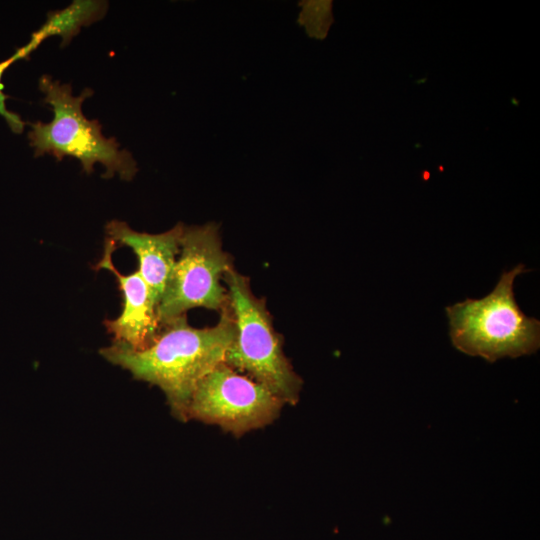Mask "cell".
I'll return each instance as SVG.
<instances>
[{
  "mask_svg": "<svg viewBox=\"0 0 540 540\" xmlns=\"http://www.w3.org/2000/svg\"><path fill=\"white\" fill-rule=\"evenodd\" d=\"M211 327L195 328L186 315L161 324L151 345L134 350L113 342L100 354L128 370L135 379L157 386L164 393L171 415L188 422V407L199 382L224 362L234 337V322L227 305Z\"/></svg>",
  "mask_w": 540,
  "mask_h": 540,
  "instance_id": "1",
  "label": "cell"
},
{
  "mask_svg": "<svg viewBox=\"0 0 540 540\" xmlns=\"http://www.w3.org/2000/svg\"><path fill=\"white\" fill-rule=\"evenodd\" d=\"M223 282L234 322L224 363L266 387L285 405L295 406L303 379L284 353V339L274 328L265 299L253 293L250 279L234 267L225 273Z\"/></svg>",
  "mask_w": 540,
  "mask_h": 540,
  "instance_id": "2",
  "label": "cell"
},
{
  "mask_svg": "<svg viewBox=\"0 0 540 540\" xmlns=\"http://www.w3.org/2000/svg\"><path fill=\"white\" fill-rule=\"evenodd\" d=\"M39 88L54 116L49 123H28L31 127L28 138L35 157L49 154L58 161L65 156L73 157L88 174L100 163L105 168L104 178L115 174L126 181L134 178L138 168L132 154L120 149L115 138H106L99 121L87 119L82 112V104L93 95L92 89L85 88L79 96H73L70 84L60 83L48 75L40 78Z\"/></svg>",
  "mask_w": 540,
  "mask_h": 540,
  "instance_id": "3",
  "label": "cell"
},
{
  "mask_svg": "<svg viewBox=\"0 0 540 540\" xmlns=\"http://www.w3.org/2000/svg\"><path fill=\"white\" fill-rule=\"evenodd\" d=\"M527 269L523 264L503 272L493 291L482 299H466L446 307L449 336L459 351L489 362L536 352L540 322L526 316L516 303L514 281Z\"/></svg>",
  "mask_w": 540,
  "mask_h": 540,
  "instance_id": "4",
  "label": "cell"
},
{
  "mask_svg": "<svg viewBox=\"0 0 540 540\" xmlns=\"http://www.w3.org/2000/svg\"><path fill=\"white\" fill-rule=\"evenodd\" d=\"M178 254L157 305L160 326L193 308L220 312L228 303L223 278L234 265L217 223L185 226Z\"/></svg>",
  "mask_w": 540,
  "mask_h": 540,
  "instance_id": "5",
  "label": "cell"
},
{
  "mask_svg": "<svg viewBox=\"0 0 540 540\" xmlns=\"http://www.w3.org/2000/svg\"><path fill=\"white\" fill-rule=\"evenodd\" d=\"M284 405L266 387L222 362L197 385L188 421L216 425L239 439L272 424Z\"/></svg>",
  "mask_w": 540,
  "mask_h": 540,
  "instance_id": "6",
  "label": "cell"
},
{
  "mask_svg": "<svg viewBox=\"0 0 540 540\" xmlns=\"http://www.w3.org/2000/svg\"><path fill=\"white\" fill-rule=\"evenodd\" d=\"M116 248L117 244L106 236L103 256L94 266L95 270L105 269L112 272L123 297L120 315L116 319H106L104 325L113 335V342L134 350H143L153 343L161 329L157 307L138 271L122 274L117 270L112 260Z\"/></svg>",
  "mask_w": 540,
  "mask_h": 540,
  "instance_id": "7",
  "label": "cell"
},
{
  "mask_svg": "<svg viewBox=\"0 0 540 540\" xmlns=\"http://www.w3.org/2000/svg\"><path fill=\"white\" fill-rule=\"evenodd\" d=\"M185 225L178 222L159 234L138 232L124 221L107 223V237L117 245L133 250L138 260V272L147 284L152 301L158 305L180 250Z\"/></svg>",
  "mask_w": 540,
  "mask_h": 540,
  "instance_id": "8",
  "label": "cell"
},
{
  "mask_svg": "<svg viewBox=\"0 0 540 540\" xmlns=\"http://www.w3.org/2000/svg\"><path fill=\"white\" fill-rule=\"evenodd\" d=\"M107 9L108 3L106 1H73L62 10L50 12L45 23L31 35L30 41L38 48L47 38L59 36L62 38V46H65L79 33L82 27L102 19Z\"/></svg>",
  "mask_w": 540,
  "mask_h": 540,
  "instance_id": "9",
  "label": "cell"
},
{
  "mask_svg": "<svg viewBox=\"0 0 540 540\" xmlns=\"http://www.w3.org/2000/svg\"><path fill=\"white\" fill-rule=\"evenodd\" d=\"M298 6L300 11L297 22L310 38H326L334 22L333 2L330 0H303Z\"/></svg>",
  "mask_w": 540,
  "mask_h": 540,
  "instance_id": "10",
  "label": "cell"
},
{
  "mask_svg": "<svg viewBox=\"0 0 540 540\" xmlns=\"http://www.w3.org/2000/svg\"><path fill=\"white\" fill-rule=\"evenodd\" d=\"M37 49L30 41L23 47L17 49L15 53L9 57L6 60H3L0 62V116H2L12 132L16 134H20L24 130L25 122L22 121L20 116L14 112H11L6 107V99L9 98L8 95H6L4 90V85L2 83V76L4 72L16 61L21 59H27L29 58L30 54Z\"/></svg>",
  "mask_w": 540,
  "mask_h": 540,
  "instance_id": "11",
  "label": "cell"
}]
</instances>
